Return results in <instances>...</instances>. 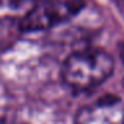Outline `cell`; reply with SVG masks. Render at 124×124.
<instances>
[{"instance_id": "obj_3", "label": "cell", "mask_w": 124, "mask_h": 124, "mask_svg": "<svg viewBox=\"0 0 124 124\" xmlns=\"http://www.w3.org/2000/svg\"><path fill=\"white\" fill-rule=\"evenodd\" d=\"M73 124H124V103L115 96L102 98L82 107Z\"/></svg>"}, {"instance_id": "obj_2", "label": "cell", "mask_w": 124, "mask_h": 124, "mask_svg": "<svg viewBox=\"0 0 124 124\" xmlns=\"http://www.w3.org/2000/svg\"><path fill=\"white\" fill-rule=\"evenodd\" d=\"M83 8L85 0H38L19 28L24 33L48 31L75 17Z\"/></svg>"}, {"instance_id": "obj_1", "label": "cell", "mask_w": 124, "mask_h": 124, "mask_svg": "<svg viewBox=\"0 0 124 124\" xmlns=\"http://www.w3.org/2000/svg\"><path fill=\"white\" fill-rule=\"evenodd\" d=\"M114 71V58L106 50L88 48L74 52L66 58L61 77L74 91H88L100 86Z\"/></svg>"}, {"instance_id": "obj_4", "label": "cell", "mask_w": 124, "mask_h": 124, "mask_svg": "<svg viewBox=\"0 0 124 124\" xmlns=\"http://www.w3.org/2000/svg\"><path fill=\"white\" fill-rule=\"evenodd\" d=\"M38 0H0V21H19L32 12Z\"/></svg>"}]
</instances>
